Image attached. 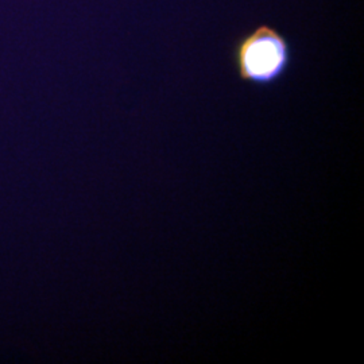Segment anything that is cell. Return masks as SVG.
<instances>
[{"mask_svg": "<svg viewBox=\"0 0 364 364\" xmlns=\"http://www.w3.org/2000/svg\"><path fill=\"white\" fill-rule=\"evenodd\" d=\"M234 61L243 82L272 87L285 77L291 64V48L279 30L263 23L237 41Z\"/></svg>", "mask_w": 364, "mask_h": 364, "instance_id": "obj_1", "label": "cell"}]
</instances>
